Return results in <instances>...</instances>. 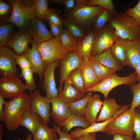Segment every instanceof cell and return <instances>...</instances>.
<instances>
[{
	"instance_id": "obj_1",
	"label": "cell",
	"mask_w": 140,
	"mask_h": 140,
	"mask_svg": "<svg viewBox=\"0 0 140 140\" xmlns=\"http://www.w3.org/2000/svg\"><path fill=\"white\" fill-rule=\"evenodd\" d=\"M30 95L24 93L6 101L3 112L4 123L7 129L12 131L18 129L23 114L30 109Z\"/></svg>"
},
{
	"instance_id": "obj_2",
	"label": "cell",
	"mask_w": 140,
	"mask_h": 140,
	"mask_svg": "<svg viewBox=\"0 0 140 140\" xmlns=\"http://www.w3.org/2000/svg\"><path fill=\"white\" fill-rule=\"evenodd\" d=\"M87 1L76 0L74 8L64 15L65 19L75 22L82 28H89L96 17L104 9L98 6L88 5Z\"/></svg>"
},
{
	"instance_id": "obj_3",
	"label": "cell",
	"mask_w": 140,
	"mask_h": 140,
	"mask_svg": "<svg viewBox=\"0 0 140 140\" xmlns=\"http://www.w3.org/2000/svg\"><path fill=\"white\" fill-rule=\"evenodd\" d=\"M108 23L120 38L128 40H140V26L124 13L113 16Z\"/></svg>"
},
{
	"instance_id": "obj_4",
	"label": "cell",
	"mask_w": 140,
	"mask_h": 140,
	"mask_svg": "<svg viewBox=\"0 0 140 140\" xmlns=\"http://www.w3.org/2000/svg\"><path fill=\"white\" fill-rule=\"evenodd\" d=\"M12 8L11 15L7 20L19 28L25 27L36 17L33 1L25 0L10 1Z\"/></svg>"
},
{
	"instance_id": "obj_5",
	"label": "cell",
	"mask_w": 140,
	"mask_h": 140,
	"mask_svg": "<svg viewBox=\"0 0 140 140\" xmlns=\"http://www.w3.org/2000/svg\"><path fill=\"white\" fill-rule=\"evenodd\" d=\"M135 111L129 108L113 119L106 127L104 133L110 135L120 134L132 136L135 132Z\"/></svg>"
},
{
	"instance_id": "obj_6",
	"label": "cell",
	"mask_w": 140,
	"mask_h": 140,
	"mask_svg": "<svg viewBox=\"0 0 140 140\" xmlns=\"http://www.w3.org/2000/svg\"><path fill=\"white\" fill-rule=\"evenodd\" d=\"M138 81L137 76L135 71L129 75L124 77L118 76L115 72L101 81L97 85L86 90V93L92 92L101 93L105 99H108L109 92L113 88L119 85H125L130 87Z\"/></svg>"
},
{
	"instance_id": "obj_7",
	"label": "cell",
	"mask_w": 140,
	"mask_h": 140,
	"mask_svg": "<svg viewBox=\"0 0 140 140\" xmlns=\"http://www.w3.org/2000/svg\"><path fill=\"white\" fill-rule=\"evenodd\" d=\"M38 46L43 59L47 65L64 59L69 52L64 47L60 38L54 37L38 43Z\"/></svg>"
},
{
	"instance_id": "obj_8",
	"label": "cell",
	"mask_w": 140,
	"mask_h": 140,
	"mask_svg": "<svg viewBox=\"0 0 140 140\" xmlns=\"http://www.w3.org/2000/svg\"><path fill=\"white\" fill-rule=\"evenodd\" d=\"M120 38L116 34L114 29L107 23L96 33L90 56L93 57L110 48Z\"/></svg>"
},
{
	"instance_id": "obj_9",
	"label": "cell",
	"mask_w": 140,
	"mask_h": 140,
	"mask_svg": "<svg viewBox=\"0 0 140 140\" xmlns=\"http://www.w3.org/2000/svg\"><path fill=\"white\" fill-rule=\"evenodd\" d=\"M30 93V109L38 114L43 122L47 124L50 119L51 100L42 96L40 90L36 88Z\"/></svg>"
},
{
	"instance_id": "obj_10",
	"label": "cell",
	"mask_w": 140,
	"mask_h": 140,
	"mask_svg": "<svg viewBox=\"0 0 140 140\" xmlns=\"http://www.w3.org/2000/svg\"><path fill=\"white\" fill-rule=\"evenodd\" d=\"M83 60L75 51H69L65 58L60 60L59 86L58 89L59 93L62 91L63 83L69 74L73 70L80 67Z\"/></svg>"
},
{
	"instance_id": "obj_11",
	"label": "cell",
	"mask_w": 140,
	"mask_h": 140,
	"mask_svg": "<svg viewBox=\"0 0 140 140\" xmlns=\"http://www.w3.org/2000/svg\"><path fill=\"white\" fill-rule=\"evenodd\" d=\"M16 53L6 46L0 47V74L1 77H18V72Z\"/></svg>"
},
{
	"instance_id": "obj_12",
	"label": "cell",
	"mask_w": 140,
	"mask_h": 140,
	"mask_svg": "<svg viewBox=\"0 0 140 140\" xmlns=\"http://www.w3.org/2000/svg\"><path fill=\"white\" fill-rule=\"evenodd\" d=\"M26 89L25 84L18 76L0 78V95L4 98L11 99L24 93Z\"/></svg>"
},
{
	"instance_id": "obj_13",
	"label": "cell",
	"mask_w": 140,
	"mask_h": 140,
	"mask_svg": "<svg viewBox=\"0 0 140 140\" xmlns=\"http://www.w3.org/2000/svg\"><path fill=\"white\" fill-rule=\"evenodd\" d=\"M60 65L59 60L49 64L44 72L43 80L40 83V88L46 92V97L50 100L58 97L59 91L56 87L54 73Z\"/></svg>"
},
{
	"instance_id": "obj_14",
	"label": "cell",
	"mask_w": 140,
	"mask_h": 140,
	"mask_svg": "<svg viewBox=\"0 0 140 140\" xmlns=\"http://www.w3.org/2000/svg\"><path fill=\"white\" fill-rule=\"evenodd\" d=\"M32 44L31 48H28L26 53L31 65V69L34 73L38 75L40 83L43 80L44 72L48 65L43 59L38 44L34 41Z\"/></svg>"
},
{
	"instance_id": "obj_15",
	"label": "cell",
	"mask_w": 140,
	"mask_h": 140,
	"mask_svg": "<svg viewBox=\"0 0 140 140\" xmlns=\"http://www.w3.org/2000/svg\"><path fill=\"white\" fill-rule=\"evenodd\" d=\"M29 24L26 30L37 43L47 41L53 37L45 24L39 19L36 17L32 19Z\"/></svg>"
},
{
	"instance_id": "obj_16",
	"label": "cell",
	"mask_w": 140,
	"mask_h": 140,
	"mask_svg": "<svg viewBox=\"0 0 140 140\" xmlns=\"http://www.w3.org/2000/svg\"><path fill=\"white\" fill-rule=\"evenodd\" d=\"M51 103L52 106L50 116L56 124L60 125L72 114L68 104L58 97L51 99Z\"/></svg>"
},
{
	"instance_id": "obj_17",
	"label": "cell",
	"mask_w": 140,
	"mask_h": 140,
	"mask_svg": "<svg viewBox=\"0 0 140 140\" xmlns=\"http://www.w3.org/2000/svg\"><path fill=\"white\" fill-rule=\"evenodd\" d=\"M34 41L27 30L23 31L15 34L5 46L12 48L16 55H20L26 53L28 44H32Z\"/></svg>"
},
{
	"instance_id": "obj_18",
	"label": "cell",
	"mask_w": 140,
	"mask_h": 140,
	"mask_svg": "<svg viewBox=\"0 0 140 140\" xmlns=\"http://www.w3.org/2000/svg\"><path fill=\"white\" fill-rule=\"evenodd\" d=\"M125 53L127 65L134 68L140 61V40H128Z\"/></svg>"
},
{
	"instance_id": "obj_19",
	"label": "cell",
	"mask_w": 140,
	"mask_h": 140,
	"mask_svg": "<svg viewBox=\"0 0 140 140\" xmlns=\"http://www.w3.org/2000/svg\"><path fill=\"white\" fill-rule=\"evenodd\" d=\"M100 114L96 120L97 122H104L109 120L113 117L122 108L114 99L110 98L105 99L103 101Z\"/></svg>"
},
{
	"instance_id": "obj_20",
	"label": "cell",
	"mask_w": 140,
	"mask_h": 140,
	"mask_svg": "<svg viewBox=\"0 0 140 140\" xmlns=\"http://www.w3.org/2000/svg\"><path fill=\"white\" fill-rule=\"evenodd\" d=\"M96 33L93 29L90 30L86 35L79 41L75 51L84 60H88Z\"/></svg>"
},
{
	"instance_id": "obj_21",
	"label": "cell",
	"mask_w": 140,
	"mask_h": 140,
	"mask_svg": "<svg viewBox=\"0 0 140 140\" xmlns=\"http://www.w3.org/2000/svg\"><path fill=\"white\" fill-rule=\"evenodd\" d=\"M100 96L95 94L89 99L86 108L85 117L91 124L96 123L97 115L103 105Z\"/></svg>"
},
{
	"instance_id": "obj_22",
	"label": "cell",
	"mask_w": 140,
	"mask_h": 140,
	"mask_svg": "<svg viewBox=\"0 0 140 140\" xmlns=\"http://www.w3.org/2000/svg\"><path fill=\"white\" fill-rule=\"evenodd\" d=\"M43 122L41 118L38 114L30 109L23 114L20 126L26 128L33 136Z\"/></svg>"
},
{
	"instance_id": "obj_23",
	"label": "cell",
	"mask_w": 140,
	"mask_h": 140,
	"mask_svg": "<svg viewBox=\"0 0 140 140\" xmlns=\"http://www.w3.org/2000/svg\"><path fill=\"white\" fill-rule=\"evenodd\" d=\"M91 57L110 69L114 73L123 69V67L121 65L112 55L110 48L102 52L93 57Z\"/></svg>"
},
{
	"instance_id": "obj_24",
	"label": "cell",
	"mask_w": 140,
	"mask_h": 140,
	"mask_svg": "<svg viewBox=\"0 0 140 140\" xmlns=\"http://www.w3.org/2000/svg\"><path fill=\"white\" fill-rule=\"evenodd\" d=\"M80 69L86 90L93 87L101 82L96 77L89 60H83Z\"/></svg>"
},
{
	"instance_id": "obj_25",
	"label": "cell",
	"mask_w": 140,
	"mask_h": 140,
	"mask_svg": "<svg viewBox=\"0 0 140 140\" xmlns=\"http://www.w3.org/2000/svg\"><path fill=\"white\" fill-rule=\"evenodd\" d=\"M64 82V87L61 92L59 93L58 97L64 102L69 104L80 100L85 96V94L81 93L67 80Z\"/></svg>"
},
{
	"instance_id": "obj_26",
	"label": "cell",
	"mask_w": 140,
	"mask_h": 140,
	"mask_svg": "<svg viewBox=\"0 0 140 140\" xmlns=\"http://www.w3.org/2000/svg\"><path fill=\"white\" fill-rule=\"evenodd\" d=\"M128 40L127 39L120 38L115 41L110 47L112 55L123 67L127 66L125 50Z\"/></svg>"
},
{
	"instance_id": "obj_27",
	"label": "cell",
	"mask_w": 140,
	"mask_h": 140,
	"mask_svg": "<svg viewBox=\"0 0 140 140\" xmlns=\"http://www.w3.org/2000/svg\"><path fill=\"white\" fill-rule=\"evenodd\" d=\"M85 117L72 114L67 119L62 122L59 126L63 129L68 131L73 127H81L86 129L91 125Z\"/></svg>"
},
{
	"instance_id": "obj_28",
	"label": "cell",
	"mask_w": 140,
	"mask_h": 140,
	"mask_svg": "<svg viewBox=\"0 0 140 140\" xmlns=\"http://www.w3.org/2000/svg\"><path fill=\"white\" fill-rule=\"evenodd\" d=\"M32 140H58L57 132L53 128L48 127L43 122L33 136Z\"/></svg>"
},
{
	"instance_id": "obj_29",
	"label": "cell",
	"mask_w": 140,
	"mask_h": 140,
	"mask_svg": "<svg viewBox=\"0 0 140 140\" xmlns=\"http://www.w3.org/2000/svg\"><path fill=\"white\" fill-rule=\"evenodd\" d=\"M113 118L107 121L101 123H93L86 129L77 128L74 131H71L70 134L74 138L81 136L90 133L102 132L104 133V129L107 125L113 119Z\"/></svg>"
},
{
	"instance_id": "obj_30",
	"label": "cell",
	"mask_w": 140,
	"mask_h": 140,
	"mask_svg": "<svg viewBox=\"0 0 140 140\" xmlns=\"http://www.w3.org/2000/svg\"><path fill=\"white\" fill-rule=\"evenodd\" d=\"M87 93L83 98L68 104L72 114L85 117L86 106L93 94L91 92Z\"/></svg>"
},
{
	"instance_id": "obj_31",
	"label": "cell",
	"mask_w": 140,
	"mask_h": 140,
	"mask_svg": "<svg viewBox=\"0 0 140 140\" xmlns=\"http://www.w3.org/2000/svg\"><path fill=\"white\" fill-rule=\"evenodd\" d=\"M88 60L96 77L100 81L106 79L114 73L110 69L98 61L93 59L90 56Z\"/></svg>"
},
{
	"instance_id": "obj_32",
	"label": "cell",
	"mask_w": 140,
	"mask_h": 140,
	"mask_svg": "<svg viewBox=\"0 0 140 140\" xmlns=\"http://www.w3.org/2000/svg\"><path fill=\"white\" fill-rule=\"evenodd\" d=\"M68 82L81 93L85 94L86 89L80 68L75 69L70 73L67 79Z\"/></svg>"
},
{
	"instance_id": "obj_33",
	"label": "cell",
	"mask_w": 140,
	"mask_h": 140,
	"mask_svg": "<svg viewBox=\"0 0 140 140\" xmlns=\"http://www.w3.org/2000/svg\"><path fill=\"white\" fill-rule=\"evenodd\" d=\"M59 38L64 47L69 51L76 50L79 40L66 29H63Z\"/></svg>"
},
{
	"instance_id": "obj_34",
	"label": "cell",
	"mask_w": 140,
	"mask_h": 140,
	"mask_svg": "<svg viewBox=\"0 0 140 140\" xmlns=\"http://www.w3.org/2000/svg\"><path fill=\"white\" fill-rule=\"evenodd\" d=\"M33 4L35 10L36 17L42 22L46 20V17L49 9L48 2L47 0H33Z\"/></svg>"
},
{
	"instance_id": "obj_35",
	"label": "cell",
	"mask_w": 140,
	"mask_h": 140,
	"mask_svg": "<svg viewBox=\"0 0 140 140\" xmlns=\"http://www.w3.org/2000/svg\"><path fill=\"white\" fill-rule=\"evenodd\" d=\"M113 16L106 10L104 9L94 20L92 23L93 29L97 32L104 27Z\"/></svg>"
},
{
	"instance_id": "obj_36",
	"label": "cell",
	"mask_w": 140,
	"mask_h": 140,
	"mask_svg": "<svg viewBox=\"0 0 140 140\" xmlns=\"http://www.w3.org/2000/svg\"><path fill=\"white\" fill-rule=\"evenodd\" d=\"M64 25L67 29L75 37L80 40L87 35L80 26L76 23L71 21L63 19Z\"/></svg>"
},
{
	"instance_id": "obj_37",
	"label": "cell",
	"mask_w": 140,
	"mask_h": 140,
	"mask_svg": "<svg viewBox=\"0 0 140 140\" xmlns=\"http://www.w3.org/2000/svg\"><path fill=\"white\" fill-rule=\"evenodd\" d=\"M87 4L90 6H98L106 10L113 16L118 13L111 0H87Z\"/></svg>"
},
{
	"instance_id": "obj_38",
	"label": "cell",
	"mask_w": 140,
	"mask_h": 140,
	"mask_svg": "<svg viewBox=\"0 0 140 140\" xmlns=\"http://www.w3.org/2000/svg\"><path fill=\"white\" fill-rule=\"evenodd\" d=\"M21 69V75L25 80L26 89L30 93L36 88L34 80V73L31 68Z\"/></svg>"
},
{
	"instance_id": "obj_39",
	"label": "cell",
	"mask_w": 140,
	"mask_h": 140,
	"mask_svg": "<svg viewBox=\"0 0 140 140\" xmlns=\"http://www.w3.org/2000/svg\"><path fill=\"white\" fill-rule=\"evenodd\" d=\"M13 26L8 24L0 26V47L5 46L11 39Z\"/></svg>"
},
{
	"instance_id": "obj_40",
	"label": "cell",
	"mask_w": 140,
	"mask_h": 140,
	"mask_svg": "<svg viewBox=\"0 0 140 140\" xmlns=\"http://www.w3.org/2000/svg\"><path fill=\"white\" fill-rule=\"evenodd\" d=\"M129 88L133 94V99L130 108L135 110L137 107L140 110V81Z\"/></svg>"
},
{
	"instance_id": "obj_41",
	"label": "cell",
	"mask_w": 140,
	"mask_h": 140,
	"mask_svg": "<svg viewBox=\"0 0 140 140\" xmlns=\"http://www.w3.org/2000/svg\"><path fill=\"white\" fill-rule=\"evenodd\" d=\"M46 20L51 23L62 27L63 20L60 17L57 12L53 9H49L46 17Z\"/></svg>"
},
{
	"instance_id": "obj_42",
	"label": "cell",
	"mask_w": 140,
	"mask_h": 140,
	"mask_svg": "<svg viewBox=\"0 0 140 140\" xmlns=\"http://www.w3.org/2000/svg\"><path fill=\"white\" fill-rule=\"evenodd\" d=\"M124 13L132 17L140 26V0L134 7L128 8Z\"/></svg>"
},
{
	"instance_id": "obj_43",
	"label": "cell",
	"mask_w": 140,
	"mask_h": 140,
	"mask_svg": "<svg viewBox=\"0 0 140 140\" xmlns=\"http://www.w3.org/2000/svg\"><path fill=\"white\" fill-rule=\"evenodd\" d=\"M15 59L17 65L19 66L21 69L31 68V65L26 53L20 55L16 54Z\"/></svg>"
},
{
	"instance_id": "obj_44",
	"label": "cell",
	"mask_w": 140,
	"mask_h": 140,
	"mask_svg": "<svg viewBox=\"0 0 140 140\" xmlns=\"http://www.w3.org/2000/svg\"><path fill=\"white\" fill-rule=\"evenodd\" d=\"M135 118L134 125V130L136 136L135 140H140V110L135 108Z\"/></svg>"
},
{
	"instance_id": "obj_45",
	"label": "cell",
	"mask_w": 140,
	"mask_h": 140,
	"mask_svg": "<svg viewBox=\"0 0 140 140\" xmlns=\"http://www.w3.org/2000/svg\"><path fill=\"white\" fill-rule=\"evenodd\" d=\"M53 127L59 136V137L58 140H74V138L66 130L63 129L61 130L60 126H57L54 124L53 125Z\"/></svg>"
},
{
	"instance_id": "obj_46",
	"label": "cell",
	"mask_w": 140,
	"mask_h": 140,
	"mask_svg": "<svg viewBox=\"0 0 140 140\" xmlns=\"http://www.w3.org/2000/svg\"><path fill=\"white\" fill-rule=\"evenodd\" d=\"M50 1L52 3H57L63 4L68 11L74 8L76 4V0H53Z\"/></svg>"
},
{
	"instance_id": "obj_47",
	"label": "cell",
	"mask_w": 140,
	"mask_h": 140,
	"mask_svg": "<svg viewBox=\"0 0 140 140\" xmlns=\"http://www.w3.org/2000/svg\"><path fill=\"white\" fill-rule=\"evenodd\" d=\"M50 27V32L54 37L59 38L62 30V27L53 24L49 23Z\"/></svg>"
},
{
	"instance_id": "obj_48",
	"label": "cell",
	"mask_w": 140,
	"mask_h": 140,
	"mask_svg": "<svg viewBox=\"0 0 140 140\" xmlns=\"http://www.w3.org/2000/svg\"><path fill=\"white\" fill-rule=\"evenodd\" d=\"M96 132H92L74 138V140H96Z\"/></svg>"
},
{
	"instance_id": "obj_49",
	"label": "cell",
	"mask_w": 140,
	"mask_h": 140,
	"mask_svg": "<svg viewBox=\"0 0 140 140\" xmlns=\"http://www.w3.org/2000/svg\"><path fill=\"white\" fill-rule=\"evenodd\" d=\"M11 6L8 4L3 1H0V15H3L5 14L9 10Z\"/></svg>"
},
{
	"instance_id": "obj_50",
	"label": "cell",
	"mask_w": 140,
	"mask_h": 140,
	"mask_svg": "<svg viewBox=\"0 0 140 140\" xmlns=\"http://www.w3.org/2000/svg\"><path fill=\"white\" fill-rule=\"evenodd\" d=\"M113 136L112 140H135L131 136L117 134Z\"/></svg>"
},
{
	"instance_id": "obj_51",
	"label": "cell",
	"mask_w": 140,
	"mask_h": 140,
	"mask_svg": "<svg viewBox=\"0 0 140 140\" xmlns=\"http://www.w3.org/2000/svg\"><path fill=\"white\" fill-rule=\"evenodd\" d=\"M4 99L3 96L0 95V121L3 122H4L3 112V106L6 102Z\"/></svg>"
},
{
	"instance_id": "obj_52",
	"label": "cell",
	"mask_w": 140,
	"mask_h": 140,
	"mask_svg": "<svg viewBox=\"0 0 140 140\" xmlns=\"http://www.w3.org/2000/svg\"><path fill=\"white\" fill-rule=\"evenodd\" d=\"M137 76L138 81H140V61L134 68Z\"/></svg>"
},
{
	"instance_id": "obj_53",
	"label": "cell",
	"mask_w": 140,
	"mask_h": 140,
	"mask_svg": "<svg viewBox=\"0 0 140 140\" xmlns=\"http://www.w3.org/2000/svg\"><path fill=\"white\" fill-rule=\"evenodd\" d=\"M33 137V135L32 134L29 133L27 137L24 140H32ZM13 140H22L20 139H14Z\"/></svg>"
},
{
	"instance_id": "obj_54",
	"label": "cell",
	"mask_w": 140,
	"mask_h": 140,
	"mask_svg": "<svg viewBox=\"0 0 140 140\" xmlns=\"http://www.w3.org/2000/svg\"><path fill=\"white\" fill-rule=\"evenodd\" d=\"M3 129V126L1 124H0V140L2 139V134Z\"/></svg>"
},
{
	"instance_id": "obj_55",
	"label": "cell",
	"mask_w": 140,
	"mask_h": 140,
	"mask_svg": "<svg viewBox=\"0 0 140 140\" xmlns=\"http://www.w3.org/2000/svg\"></svg>"
}]
</instances>
